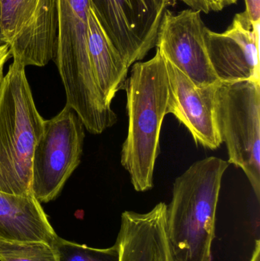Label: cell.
<instances>
[{
    "label": "cell",
    "instance_id": "cell-18",
    "mask_svg": "<svg viewBox=\"0 0 260 261\" xmlns=\"http://www.w3.org/2000/svg\"><path fill=\"white\" fill-rule=\"evenodd\" d=\"M247 18L252 23L260 22V0H244Z\"/></svg>",
    "mask_w": 260,
    "mask_h": 261
},
{
    "label": "cell",
    "instance_id": "cell-1",
    "mask_svg": "<svg viewBox=\"0 0 260 261\" xmlns=\"http://www.w3.org/2000/svg\"><path fill=\"white\" fill-rule=\"evenodd\" d=\"M127 80L128 132L121 152V164L137 192L154 187L160 152L162 124L168 114L169 76L166 58L157 48L151 60L134 63Z\"/></svg>",
    "mask_w": 260,
    "mask_h": 261
},
{
    "label": "cell",
    "instance_id": "cell-4",
    "mask_svg": "<svg viewBox=\"0 0 260 261\" xmlns=\"http://www.w3.org/2000/svg\"><path fill=\"white\" fill-rule=\"evenodd\" d=\"M90 0H58L56 63L65 89L66 106L86 128L108 120L113 114L104 100L90 64L87 47Z\"/></svg>",
    "mask_w": 260,
    "mask_h": 261
},
{
    "label": "cell",
    "instance_id": "cell-6",
    "mask_svg": "<svg viewBox=\"0 0 260 261\" xmlns=\"http://www.w3.org/2000/svg\"><path fill=\"white\" fill-rule=\"evenodd\" d=\"M83 127L79 116L67 106L54 117L44 120L32 164V192L38 202L57 197L80 164Z\"/></svg>",
    "mask_w": 260,
    "mask_h": 261
},
{
    "label": "cell",
    "instance_id": "cell-17",
    "mask_svg": "<svg viewBox=\"0 0 260 261\" xmlns=\"http://www.w3.org/2000/svg\"><path fill=\"white\" fill-rule=\"evenodd\" d=\"M190 9L205 13L220 12L225 8L236 4L238 0H180Z\"/></svg>",
    "mask_w": 260,
    "mask_h": 261
},
{
    "label": "cell",
    "instance_id": "cell-2",
    "mask_svg": "<svg viewBox=\"0 0 260 261\" xmlns=\"http://www.w3.org/2000/svg\"><path fill=\"white\" fill-rule=\"evenodd\" d=\"M228 162L200 160L176 179L166 205V231L174 261H212L216 211Z\"/></svg>",
    "mask_w": 260,
    "mask_h": 261
},
{
    "label": "cell",
    "instance_id": "cell-11",
    "mask_svg": "<svg viewBox=\"0 0 260 261\" xmlns=\"http://www.w3.org/2000/svg\"><path fill=\"white\" fill-rule=\"evenodd\" d=\"M166 62L169 84L168 114L174 115L189 130L196 144L212 150L218 148L222 141L217 127L215 105L220 82L197 87L167 59Z\"/></svg>",
    "mask_w": 260,
    "mask_h": 261
},
{
    "label": "cell",
    "instance_id": "cell-15",
    "mask_svg": "<svg viewBox=\"0 0 260 261\" xmlns=\"http://www.w3.org/2000/svg\"><path fill=\"white\" fill-rule=\"evenodd\" d=\"M57 261H119L117 245L105 249L90 248L86 245L56 237L52 244Z\"/></svg>",
    "mask_w": 260,
    "mask_h": 261
},
{
    "label": "cell",
    "instance_id": "cell-19",
    "mask_svg": "<svg viewBox=\"0 0 260 261\" xmlns=\"http://www.w3.org/2000/svg\"><path fill=\"white\" fill-rule=\"evenodd\" d=\"M11 57L10 50L7 44L0 45V82L3 78V67L5 64Z\"/></svg>",
    "mask_w": 260,
    "mask_h": 261
},
{
    "label": "cell",
    "instance_id": "cell-5",
    "mask_svg": "<svg viewBox=\"0 0 260 261\" xmlns=\"http://www.w3.org/2000/svg\"><path fill=\"white\" fill-rule=\"evenodd\" d=\"M215 119L228 164L242 169L260 200V82H220Z\"/></svg>",
    "mask_w": 260,
    "mask_h": 261
},
{
    "label": "cell",
    "instance_id": "cell-14",
    "mask_svg": "<svg viewBox=\"0 0 260 261\" xmlns=\"http://www.w3.org/2000/svg\"><path fill=\"white\" fill-rule=\"evenodd\" d=\"M87 47L96 84L104 100L111 106L116 93L126 87L129 67L108 39L91 7L89 14Z\"/></svg>",
    "mask_w": 260,
    "mask_h": 261
},
{
    "label": "cell",
    "instance_id": "cell-8",
    "mask_svg": "<svg viewBox=\"0 0 260 261\" xmlns=\"http://www.w3.org/2000/svg\"><path fill=\"white\" fill-rule=\"evenodd\" d=\"M2 28L13 61L44 67L56 56L58 0H1Z\"/></svg>",
    "mask_w": 260,
    "mask_h": 261
},
{
    "label": "cell",
    "instance_id": "cell-13",
    "mask_svg": "<svg viewBox=\"0 0 260 261\" xmlns=\"http://www.w3.org/2000/svg\"><path fill=\"white\" fill-rule=\"evenodd\" d=\"M56 237L33 193L15 195L0 191V239L52 245Z\"/></svg>",
    "mask_w": 260,
    "mask_h": 261
},
{
    "label": "cell",
    "instance_id": "cell-20",
    "mask_svg": "<svg viewBox=\"0 0 260 261\" xmlns=\"http://www.w3.org/2000/svg\"><path fill=\"white\" fill-rule=\"evenodd\" d=\"M250 261H260V242L259 240L256 241L254 251Z\"/></svg>",
    "mask_w": 260,
    "mask_h": 261
},
{
    "label": "cell",
    "instance_id": "cell-3",
    "mask_svg": "<svg viewBox=\"0 0 260 261\" xmlns=\"http://www.w3.org/2000/svg\"><path fill=\"white\" fill-rule=\"evenodd\" d=\"M44 122L34 102L25 67L13 61L0 82V191L32 193V158Z\"/></svg>",
    "mask_w": 260,
    "mask_h": 261
},
{
    "label": "cell",
    "instance_id": "cell-16",
    "mask_svg": "<svg viewBox=\"0 0 260 261\" xmlns=\"http://www.w3.org/2000/svg\"><path fill=\"white\" fill-rule=\"evenodd\" d=\"M0 261H57V259L50 244L0 239Z\"/></svg>",
    "mask_w": 260,
    "mask_h": 261
},
{
    "label": "cell",
    "instance_id": "cell-10",
    "mask_svg": "<svg viewBox=\"0 0 260 261\" xmlns=\"http://www.w3.org/2000/svg\"><path fill=\"white\" fill-rule=\"evenodd\" d=\"M259 36L260 22L252 23L244 12L224 32L207 27L206 49L220 82H260Z\"/></svg>",
    "mask_w": 260,
    "mask_h": 261
},
{
    "label": "cell",
    "instance_id": "cell-7",
    "mask_svg": "<svg viewBox=\"0 0 260 261\" xmlns=\"http://www.w3.org/2000/svg\"><path fill=\"white\" fill-rule=\"evenodd\" d=\"M108 39L128 67L157 46L165 12L177 0H90Z\"/></svg>",
    "mask_w": 260,
    "mask_h": 261
},
{
    "label": "cell",
    "instance_id": "cell-21",
    "mask_svg": "<svg viewBox=\"0 0 260 261\" xmlns=\"http://www.w3.org/2000/svg\"><path fill=\"white\" fill-rule=\"evenodd\" d=\"M6 44L5 41L4 35H3V28H2V9L1 0H0V45Z\"/></svg>",
    "mask_w": 260,
    "mask_h": 261
},
{
    "label": "cell",
    "instance_id": "cell-9",
    "mask_svg": "<svg viewBox=\"0 0 260 261\" xmlns=\"http://www.w3.org/2000/svg\"><path fill=\"white\" fill-rule=\"evenodd\" d=\"M206 29L199 11L189 8L174 13L167 9L157 35L156 47L197 87L220 82L206 49Z\"/></svg>",
    "mask_w": 260,
    "mask_h": 261
},
{
    "label": "cell",
    "instance_id": "cell-12",
    "mask_svg": "<svg viewBox=\"0 0 260 261\" xmlns=\"http://www.w3.org/2000/svg\"><path fill=\"white\" fill-rule=\"evenodd\" d=\"M166 205L146 213H122L116 245L119 261H174L166 231Z\"/></svg>",
    "mask_w": 260,
    "mask_h": 261
}]
</instances>
